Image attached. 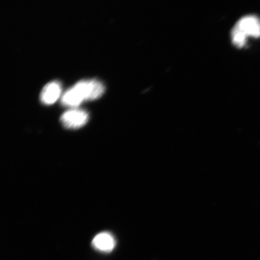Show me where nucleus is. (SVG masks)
Segmentation results:
<instances>
[{"instance_id":"1","label":"nucleus","mask_w":260,"mask_h":260,"mask_svg":"<svg viewBox=\"0 0 260 260\" xmlns=\"http://www.w3.org/2000/svg\"><path fill=\"white\" fill-rule=\"evenodd\" d=\"M83 100H93L102 96L105 87L97 80H82L74 86Z\"/></svg>"},{"instance_id":"2","label":"nucleus","mask_w":260,"mask_h":260,"mask_svg":"<svg viewBox=\"0 0 260 260\" xmlns=\"http://www.w3.org/2000/svg\"><path fill=\"white\" fill-rule=\"evenodd\" d=\"M88 119L89 114L85 110L72 109L61 115L60 121L65 128L78 129L86 125Z\"/></svg>"},{"instance_id":"3","label":"nucleus","mask_w":260,"mask_h":260,"mask_svg":"<svg viewBox=\"0 0 260 260\" xmlns=\"http://www.w3.org/2000/svg\"><path fill=\"white\" fill-rule=\"evenodd\" d=\"M235 27L247 37H260V19L255 15H247L239 19Z\"/></svg>"},{"instance_id":"4","label":"nucleus","mask_w":260,"mask_h":260,"mask_svg":"<svg viewBox=\"0 0 260 260\" xmlns=\"http://www.w3.org/2000/svg\"><path fill=\"white\" fill-rule=\"evenodd\" d=\"M92 245L97 251L110 252L115 248L116 240L111 234L103 232L94 237Z\"/></svg>"},{"instance_id":"5","label":"nucleus","mask_w":260,"mask_h":260,"mask_svg":"<svg viewBox=\"0 0 260 260\" xmlns=\"http://www.w3.org/2000/svg\"><path fill=\"white\" fill-rule=\"evenodd\" d=\"M61 86L58 81H52L44 87L41 93V102L45 105H53L59 98Z\"/></svg>"},{"instance_id":"6","label":"nucleus","mask_w":260,"mask_h":260,"mask_svg":"<svg viewBox=\"0 0 260 260\" xmlns=\"http://www.w3.org/2000/svg\"><path fill=\"white\" fill-rule=\"evenodd\" d=\"M233 43L239 48H242L246 44L247 37L236 27H234L232 32Z\"/></svg>"}]
</instances>
